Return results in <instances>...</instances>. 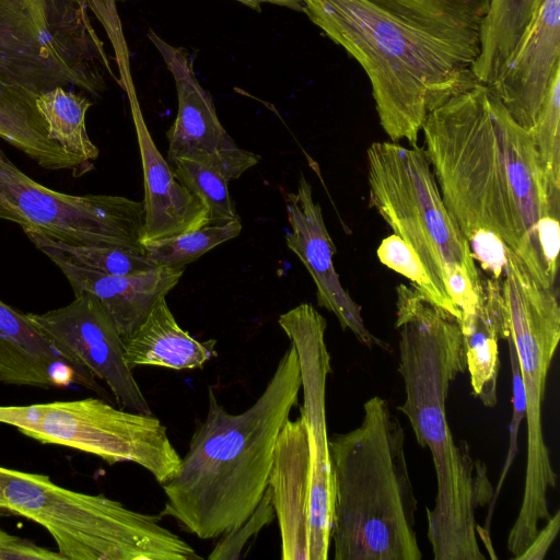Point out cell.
<instances>
[{"instance_id":"obj_1","label":"cell","mask_w":560,"mask_h":560,"mask_svg":"<svg viewBox=\"0 0 560 560\" xmlns=\"http://www.w3.org/2000/svg\"><path fill=\"white\" fill-rule=\"evenodd\" d=\"M421 131L442 199L468 243L497 236L553 289L560 189L549 183L530 131L478 81L432 109Z\"/></svg>"},{"instance_id":"obj_2","label":"cell","mask_w":560,"mask_h":560,"mask_svg":"<svg viewBox=\"0 0 560 560\" xmlns=\"http://www.w3.org/2000/svg\"><path fill=\"white\" fill-rule=\"evenodd\" d=\"M363 68L389 141L418 145L428 114L476 81L489 0H301Z\"/></svg>"},{"instance_id":"obj_3","label":"cell","mask_w":560,"mask_h":560,"mask_svg":"<svg viewBox=\"0 0 560 560\" xmlns=\"http://www.w3.org/2000/svg\"><path fill=\"white\" fill-rule=\"evenodd\" d=\"M398 371L405 401L398 407L421 447L431 452L438 492L427 509L428 539L435 560H485L477 540L476 511L490 503L486 465L465 441L455 443L447 417L451 383L467 370L458 319L412 285L396 287Z\"/></svg>"},{"instance_id":"obj_4","label":"cell","mask_w":560,"mask_h":560,"mask_svg":"<svg viewBox=\"0 0 560 560\" xmlns=\"http://www.w3.org/2000/svg\"><path fill=\"white\" fill-rule=\"evenodd\" d=\"M300 363L290 343L257 400L230 413L208 387V412L194 431L175 475L162 483L161 514L200 539L241 525L265 490L279 432L298 404Z\"/></svg>"},{"instance_id":"obj_5","label":"cell","mask_w":560,"mask_h":560,"mask_svg":"<svg viewBox=\"0 0 560 560\" xmlns=\"http://www.w3.org/2000/svg\"><path fill=\"white\" fill-rule=\"evenodd\" d=\"M328 445L334 559L421 560L405 431L388 402L380 396L368 399L361 424L332 435Z\"/></svg>"},{"instance_id":"obj_6","label":"cell","mask_w":560,"mask_h":560,"mask_svg":"<svg viewBox=\"0 0 560 560\" xmlns=\"http://www.w3.org/2000/svg\"><path fill=\"white\" fill-rule=\"evenodd\" d=\"M366 161L369 206L413 249L459 322L475 311L482 277L442 199L423 147L376 141Z\"/></svg>"},{"instance_id":"obj_7","label":"cell","mask_w":560,"mask_h":560,"mask_svg":"<svg viewBox=\"0 0 560 560\" xmlns=\"http://www.w3.org/2000/svg\"><path fill=\"white\" fill-rule=\"evenodd\" d=\"M0 514L28 518L65 560H201L163 515L133 511L104 494L56 485L48 476L0 466Z\"/></svg>"},{"instance_id":"obj_8","label":"cell","mask_w":560,"mask_h":560,"mask_svg":"<svg viewBox=\"0 0 560 560\" xmlns=\"http://www.w3.org/2000/svg\"><path fill=\"white\" fill-rule=\"evenodd\" d=\"M501 291L526 405L524 491L508 536V550L515 559L533 541L539 524L551 516L548 492L558 480L545 442L541 415L547 373L560 339V305L555 289L540 283L510 249L501 278Z\"/></svg>"},{"instance_id":"obj_9","label":"cell","mask_w":560,"mask_h":560,"mask_svg":"<svg viewBox=\"0 0 560 560\" xmlns=\"http://www.w3.org/2000/svg\"><path fill=\"white\" fill-rule=\"evenodd\" d=\"M106 72L88 0H0V80L35 95L62 86L96 96Z\"/></svg>"},{"instance_id":"obj_10","label":"cell","mask_w":560,"mask_h":560,"mask_svg":"<svg viewBox=\"0 0 560 560\" xmlns=\"http://www.w3.org/2000/svg\"><path fill=\"white\" fill-rule=\"evenodd\" d=\"M0 423L45 444L90 453L109 465L133 463L160 485L175 475L182 458L159 418L117 409L96 397L0 406Z\"/></svg>"},{"instance_id":"obj_11","label":"cell","mask_w":560,"mask_h":560,"mask_svg":"<svg viewBox=\"0 0 560 560\" xmlns=\"http://www.w3.org/2000/svg\"><path fill=\"white\" fill-rule=\"evenodd\" d=\"M0 219L25 234L69 245L108 246L144 253V207L122 196L68 195L35 182L0 148Z\"/></svg>"},{"instance_id":"obj_12","label":"cell","mask_w":560,"mask_h":560,"mask_svg":"<svg viewBox=\"0 0 560 560\" xmlns=\"http://www.w3.org/2000/svg\"><path fill=\"white\" fill-rule=\"evenodd\" d=\"M295 348L301 372L304 419L310 452V560H327L332 526L334 483L326 424V381L331 373L325 342L326 319L310 303L279 316Z\"/></svg>"},{"instance_id":"obj_13","label":"cell","mask_w":560,"mask_h":560,"mask_svg":"<svg viewBox=\"0 0 560 560\" xmlns=\"http://www.w3.org/2000/svg\"><path fill=\"white\" fill-rule=\"evenodd\" d=\"M26 316L62 358L103 381L121 407L152 413L127 363L124 339L95 296L75 294L65 306Z\"/></svg>"},{"instance_id":"obj_14","label":"cell","mask_w":560,"mask_h":560,"mask_svg":"<svg viewBox=\"0 0 560 560\" xmlns=\"http://www.w3.org/2000/svg\"><path fill=\"white\" fill-rule=\"evenodd\" d=\"M148 37L173 74L177 91V115L166 132V161L170 165L178 159L198 162L219 172L228 180L237 179L256 165L260 156L238 147L226 132L211 95L197 80L188 54L167 44L154 32H150Z\"/></svg>"},{"instance_id":"obj_15","label":"cell","mask_w":560,"mask_h":560,"mask_svg":"<svg viewBox=\"0 0 560 560\" xmlns=\"http://www.w3.org/2000/svg\"><path fill=\"white\" fill-rule=\"evenodd\" d=\"M289 230L287 246L299 257L311 275L317 304L331 312L343 330L349 329L369 348L388 350L389 346L364 325L361 306L342 287L334 265L336 247L326 228L322 207L313 198V189L303 173L296 190L283 195Z\"/></svg>"},{"instance_id":"obj_16","label":"cell","mask_w":560,"mask_h":560,"mask_svg":"<svg viewBox=\"0 0 560 560\" xmlns=\"http://www.w3.org/2000/svg\"><path fill=\"white\" fill-rule=\"evenodd\" d=\"M26 236L60 269L74 295L89 293L101 302L124 340L143 323L156 301L177 285L185 271V267L156 266L129 276L105 275L72 262L42 235Z\"/></svg>"},{"instance_id":"obj_17","label":"cell","mask_w":560,"mask_h":560,"mask_svg":"<svg viewBox=\"0 0 560 560\" xmlns=\"http://www.w3.org/2000/svg\"><path fill=\"white\" fill-rule=\"evenodd\" d=\"M560 67V0H544L491 85L512 118L530 131L549 83Z\"/></svg>"},{"instance_id":"obj_18","label":"cell","mask_w":560,"mask_h":560,"mask_svg":"<svg viewBox=\"0 0 560 560\" xmlns=\"http://www.w3.org/2000/svg\"><path fill=\"white\" fill-rule=\"evenodd\" d=\"M144 186L142 245L210 223L208 207L175 177L147 127L133 90H128Z\"/></svg>"},{"instance_id":"obj_19","label":"cell","mask_w":560,"mask_h":560,"mask_svg":"<svg viewBox=\"0 0 560 560\" xmlns=\"http://www.w3.org/2000/svg\"><path fill=\"white\" fill-rule=\"evenodd\" d=\"M0 383L39 388L83 386L106 400L94 375L62 358L27 318L0 300Z\"/></svg>"},{"instance_id":"obj_20","label":"cell","mask_w":560,"mask_h":560,"mask_svg":"<svg viewBox=\"0 0 560 560\" xmlns=\"http://www.w3.org/2000/svg\"><path fill=\"white\" fill-rule=\"evenodd\" d=\"M281 537L282 560H310V452L300 415L288 419L277 438L268 480Z\"/></svg>"},{"instance_id":"obj_21","label":"cell","mask_w":560,"mask_h":560,"mask_svg":"<svg viewBox=\"0 0 560 560\" xmlns=\"http://www.w3.org/2000/svg\"><path fill=\"white\" fill-rule=\"evenodd\" d=\"M472 393L486 407L498 402L499 340L509 336L501 279L481 278L475 311L459 320Z\"/></svg>"},{"instance_id":"obj_22","label":"cell","mask_w":560,"mask_h":560,"mask_svg":"<svg viewBox=\"0 0 560 560\" xmlns=\"http://www.w3.org/2000/svg\"><path fill=\"white\" fill-rule=\"evenodd\" d=\"M128 365H151L172 370L201 368L217 357L214 339L201 342L184 330L160 298L143 323L125 340Z\"/></svg>"},{"instance_id":"obj_23","label":"cell","mask_w":560,"mask_h":560,"mask_svg":"<svg viewBox=\"0 0 560 560\" xmlns=\"http://www.w3.org/2000/svg\"><path fill=\"white\" fill-rule=\"evenodd\" d=\"M36 97L27 90L0 80V138L45 170H70L74 176L91 171L50 139Z\"/></svg>"},{"instance_id":"obj_24","label":"cell","mask_w":560,"mask_h":560,"mask_svg":"<svg viewBox=\"0 0 560 560\" xmlns=\"http://www.w3.org/2000/svg\"><path fill=\"white\" fill-rule=\"evenodd\" d=\"M542 1L489 0L480 31V52L472 66L476 81L491 86L501 77Z\"/></svg>"},{"instance_id":"obj_25","label":"cell","mask_w":560,"mask_h":560,"mask_svg":"<svg viewBox=\"0 0 560 560\" xmlns=\"http://www.w3.org/2000/svg\"><path fill=\"white\" fill-rule=\"evenodd\" d=\"M36 105L50 139L92 170L100 151L90 139L85 125V116L92 105L90 100L68 88L58 86L37 95Z\"/></svg>"},{"instance_id":"obj_26","label":"cell","mask_w":560,"mask_h":560,"mask_svg":"<svg viewBox=\"0 0 560 560\" xmlns=\"http://www.w3.org/2000/svg\"><path fill=\"white\" fill-rule=\"evenodd\" d=\"M241 231V219L210 222L198 230L144 244V255L158 267H185L215 246L238 236Z\"/></svg>"},{"instance_id":"obj_27","label":"cell","mask_w":560,"mask_h":560,"mask_svg":"<svg viewBox=\"0 0 560 560\" xmlns=\"http://www.w3.org/2000/svg\"><path fill=\"white\" fill-rule=\"evenodd\" d=\"M177 180L208 207L211 222L240 219L228 189L229 180L198 162L178 159L172 165Z\"/></svg>"},{"instance_id":"obj_28","label":"cell","mask_w":560,"mask_h":560,"mask_svg":"<svg viewBox=\"0 0 560 560\" xmlns=\"http://www.w3.org/2000/svg\"><path fill=\"white\" fill-rule=\"evenodd\" d=\"M530 133L549 183L560 189V67L553 72Z\"/></svg>"},{"instance_id":"obj_29","label":"cell","mask_w":560,"mask_h":560,"mask_svg":"<svg viewBox=\"0 0 560 560\" xmlns=\"http://www.w3.org/2000/svg\"><path fill=\"white\" fill-rule=\"evenodd\" d=\"M69 260L110 276H129L156 267L144 253L108 246L69 245L43 236Z\"/></svg>"},{"instance_id":"obj_30","label":"cell","mask_w":560,"mask_h":560,"mask_svg":"<svg viewBox=\"0 0 560 560\" xmlns=\"http://www.w3.org/2000/svg\"><path fill=\"white\" fill-rule=\"evenodd\" d=\"M380 261L407 278L425 299L451 313L453 311L433 285L413 249L396 234L385 237L376 249Z\"/></svg>"},{"instance_id":"obj_31","label":"cell","mask_w":560,"mask_h":560,"mask_svg":"<svg viewBox=\"0 0 560 560\" xmlns=\"http://www.w3.org/2000/svg\"><path fill=\"white\" fill-rule=\"evenodd\" d=\"M275 509L269 487L252 514L238 526L222 535L207 557L209 560H237L249 539L275 520Z\"/></svg>"},{"instance_id":"obj_32","label":"cell","mask_w":560,"mask_h":560,"mask_svg":"<svg viewBox=\"0 0 560 560\" xmlns=\"http://www.w3.org/2000/svg\"><path fill=\"white\" fill-rule=\"evenodd\" d=\"M509 345V353L511 361V371H512V418L509 424V448L506 453L505 460L503 463V467L501 470V475L498 479L497 487L494 488L492 499L490 501L488 516L486 521V530L490 532V523L493 514L494 505L497 503L499 493L502 489L505 478L510 471L511 466L513 465L515 455L517 453V439H518V430L521 422L525 418V393L523 386V380L520 369V363L517 359V354L515 351V346L512 337L509 335L505 339Z\"/></svg>"},{"instance_id":"obj_33","label":"cell","mask_w":560,"mask_h":560,"mask_svg":"<svg viewBox=\"0 0 560 560\" xmlns=\"http://www.w3.org/2000/svg\"><path fill=\"white\" fill-rule=\"evenodd\" d=\"M0 560H65L58 552L0 527Z\"/></svg>"},{"instance_id":"obj_34","label":"cell","mask_w":560,"mask_h":560,"mask_svg":"<svg viewBox=\"0 0 560 560\" xmlns=\"http://www.w3.org/2000/svg\"><path fill=\"white\" fill-rule=\"evenodd\" d=\"M536 534L528 547L515 560H542L558 536L560 529V511H557Z\"/></svg>"},{"instance_id":"obj_35","label":"cell","mask_w":560,"mask_h":560,"mask_svg":"<svg viewBox=\"0 0 560 560\" xmlns=\"http://www.w3.org/2000/svg\"><path fill=\"white\" fill-rule=\"evenodd\" d=\"M244 5L260 12L262 4L280 5L295 11H302L301 0H235Z\"/></svg>"}]
</instances>
